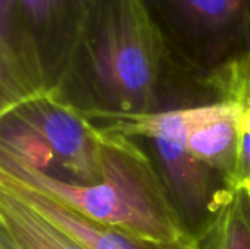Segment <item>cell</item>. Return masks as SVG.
I'll list each match as a JSON object with an SVG mask.
<instances>
[{
  "mask_svg": "<svg viewBox=\"0 0 250 249\" xmlns=\"http://www.w3.org/2000/svg\"><path fill=\"white\" fill-rule=\"evenodd\" d=\"M198 249H250V195L229 188L215 213L193 235Z\"/></svg>",
  "mask_w": 250,
  "mask_h": 249,
  "instance_id": "30bf717a",
  "label": "cell"
},
{
  "mask_svg": "<svg viewBox=\"0 0 250 249\" xmlns=\"http://www.w3.org/2000/svg\"><path fill=\"white\" fill-rule=\"evenodd\" d=\"M9 114L44 139L56 163L75 179L73 182L91 185L103 178L104 132L79 107L50 94L25 103Z\"/></svg>",
  "mask_w": 250,
  "mask_h": 249,
  "instance_id": "5b68a950",
  "label": "cell"
},
{
  "mask_svg": "<svg viewBox=\"0 0 250 249\" xmlns=\"http://www.w3.org/2000/svg\"><path fill=\"white\" fill-rule=\"evenodd\" d=\"M245 191H246V192H248V194L250 195V188H249V189H245Z\"/></svg>",
  "mask_w": 250,
  "mask_h": 249,
  "instance_id": "9a60e30c",
  "label": "cell"
},
{
  "mask_svg": "<svg viewBox=\"0 0 250 249\" xmlns=\"http://www.w3.org/2000/svg\"><path fill=\"white\" fill-rule=\"evenodd\" d=\"M0 227L21 249H85L3 185H0Z\"/></svg>",
  "mask_w": 250,
  "mask_h": 249,
  "instance_id": "9c48e42d",
  "label": "cell"
},
{
  "mask_svg": "<svg viewBox=\"0 0 250 249\" xmlns=\"http://www.w3.org/2000/svg\"><path fill=\"white\" fill-rule=\"evenodd\" d=\"M0 153L15 161L41 172H47L54 156L44 139L19 119L7 114L1 117Z\"/></svg>",
  "mask_w": 250,
  "mask_h": 249,
  "instance_id": "7c38bea8",
  "label": "cell"
},
{
  "mask_svg": "<svg viewBox=\"0 0 250 249\" xmlns=\"http://www.w3.org/2000/svg\"><path fill=\"white\" fill-rule=\"evenodd\" d=\"M120 0H0V112L57 92L78 51Z\"/></svg>",
  "mask_w": 250,
  "mask_h": 249,
  "instance_id": "3957f363",
  "label": "cell"
},
{
  "mask_svg": "<svg viewBox=\"0 0 250 249\" xmlns=\"http://www.w3.org/2000/svg\"><path fill=\"white\" fill-rule=\"evenodd\" d=\"M171 50L211 78L250 53V0H145Z\"/></svg>",
  "mask_w": 250,
  "mask_h": 249,
  "instance_id": "277c9868",
  "label": "cell"
},
{
  "mask_svg": "<svg viewBox=\"0 0 250 249\" xmlns=\"http://www.w3.org/2000/svg\"><path fill=\"white\" fill-rule=\"evenodd\" d=\"M183 69L193 70L171 50L145 0H120L83 43L56 94L72 104L83 98V110L151 113Z\"/></svg>",
  "mask_w": 250,
  "mask_h": 249,
  "instance_id": "6da1fadb",
  "label": "cell"
},
{
  "mask_svg": "<svg viewBox=\"0 0 250 249\" xmlns=\"http://www.w3.org/2000/svg\"><path fill=\"white\" fill-rule=\"evenodd\" d=\"M161 170V179L182 216V211L192 220L204 225L218 208L226 189L217 188L218 173L208 164L198 160L183 142L163 139L151 141Z\"/></svg>",
  "mask_w": 250,
  "mask_h": 249,
  "instance_id": "52a82bcc",
  "label": "cell"
},
{
  "mask_svg": "<svg viewBox=\"0 0 250 249\" xmlns=\"http://www.w3.org/2000/svg\"><path fill=\"white\" fill-rule=\"evenodd\" d=\"M0 185L9 188L22 201L85 249H198L193 235H188L177 241H155L144 238L92 222L41 191L16 182L1 173Z\"/></svg>",
  "mask_w": 250,
  "mask_h": 249,
  "instance_id": "8992f818",
  "label": "cell"
},
{
  "mask_svg": "<svg viewBox=\"0 0 250 249\" xmlns=\"http://www.w3.org/2000/svg\"><path fill=\"white\" fill-rule=\"evenodd\" d=\"M242 107V103L231 98H224L209 104L158 110L151 113H113L103 110H83V114L89 120H105L108 126L103 131L120 134L125 136H141L148 141L163 139L171 142H188L190 134L199 126L212 122L215 119L236 113Z\"/></svg>",
  "mask_w": 250,
  "mask_h": 249,
  "instance_id": "ba28073f",
  "label": "cell"
},
{
  "mask_svg": "<svg viewBox=\"0 0 250 249\" xmlns=\"http://www.w3.org/2000/svg\"><path fill=\"white\" fill-rule=\"evenodd\" d=\"M0 249H21L3 227H0Z\"/></svg>",
  "mask_w": 250,
  "mask_h": 249,
  "instance_id": "5bb4252c",
  "label": "cell"
},
{
  "mask_svg": "<svg viewBox=\"0 0 250 249\" xmlns=\"http://www.w3.org/2000/svg\"><path fill=\"white\" fill-rule=\"evenodd\" d=\"M239 101V100H237ZM242 110L237 117L239 126V150L234 176L229 188H250V103L240 101Z\"/></svg>",
  "mask_w": 250,
  "mask_h": 249,
  "instance_id": "4fadbf2b",
  "label": "cell"
},
{
  "mask_svg": "<svg viewBox=\"0 0 250 249\" xmlns=\"http://www.w3.org/2000/svg\"><path fill=\"white\" fill-rule=\"evenodd\" d=\"M103 132V178L95 183L64 181L1 153L0 173L100 225L155 241H177L190 235L148 156L129 136Z\"/></svg>",
  "mask_w": 250,
  "mask_h": 249,
  "instance_id": "7a4b0ae2",
  "label": "cell"
},
{
  "mask_svg": "<svg viewBox=\"0 0 250 249\" xmlns=\"http://www.w3.org/2000/svg\"><path fill=\"white\" fill-rule=\"evenodd\" d=\"M242 107L229 116L208 122L195 129L188 138L186 148L198 160L208 164L214 170L224 173L229 186L237 164L239 150V126L237 117Z\"/></svg>",
  "mask_w": 250,
  "mask_h": 249,
  "instance_id": "8fae6325",
  "label": "cell"
}]
</instances>
